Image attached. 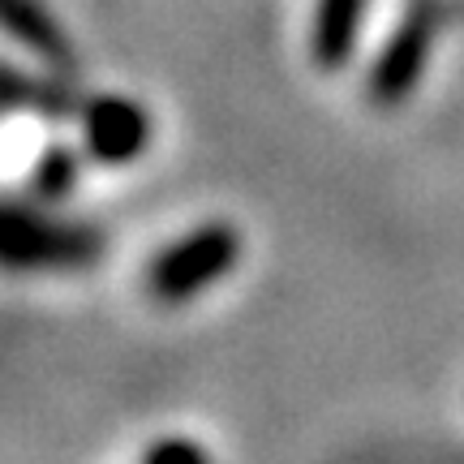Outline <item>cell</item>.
Returning a JSON list of instances; mask_svg holds the SVG:
<instances>
[{"mask_svg": "<svg viewBox=\"0 0 464 464\" xmlns=\"http://www.w3.org/2000/svg\"><path fill=\"white\" fill-rule=\"evenodd\" d=\"M95 232L48 224L22 207H0V266H82L95 258Z\"/></svg>", "mask_w": 464, "mask_h": 464, "instance_id": "cell-2", "label": "cell"}, {"mask_svg": "<svg viewBox=\"0 0 464 464\" xmlns=\"http://www.w3.org/2000/svg\"><path fill=\"white\" fill-rule=\"evenodd\" d=\"M0 31L22 39L34 56L44 61H65V39L52 26V17H44L31 0H0Z\"/></svg>", "mask_w": 464, "mask_h": 464, "instance_id": "cell-5", "label": "cell"}, {"mask_svg": "<svg viewBox=\"0 0 464 464\" xmlns=\"http://www.w3.org/2000/svg\"><path fill=\"white\" fill-rule=\"evenodd\" d=\"M147 460L164 464V460H207V451L194 448V443H185V439H172V443H155V448H147Z\"/></svg>", "mask_w": 464, "mask_h": 464, "instance_id": "cell-8", "label": "cell"}, {"mask_svg": "<svg viewBox=\"0 0 464 464\" xmlns=\"http://www.w3.org/2000/svg\"><path fill=\"white\" fill-rule=\"evenodd\" d=\"M362 9H365V0H318L310 44H314V61L323 69H340L353 56Z\"/></svg>", "mask_w": 464, "mask_h": 464, "instance_id": "cell-4", "label": "cell"}, {"mask_svg": "<svg viewBox=\"0 0 464 464\" xmlns=\"http://www.w3.org/2000/svg\"><path fill=\"white\" fill-rule=\"evenodd\" d=\"M150 142V116L125 95H100L82 116V150L95 164H133Z\"/></svg>", "mask_w": 464, "mask_h": 464, "instance_id": "cell-3", "label": "cell"}, {"mask_svg": "<svg viewBox=\"0 0 464 464\" xmlns=\"http://www.w3.org/2000/svg\"><path fill=\"white\" fill-rule=\"evenodd\" d=\"M73 177H78V155H69L65 147L44 150V160H39V168H34V185H39L44 198H61V194H69Z\"/></svg>", "mask_w": 464, "mask_h": 464, "instance_id": "cell-7", "label": "cell"}, {"mask_svg": "<svg viewBox=\"0 0 464 464\" xmlns=\"http://www.w3.org/2000/svg\"><path fill=\"white\" fill-rule=\"evenodd\" d=\"M241 258V237L232 224H202L189 237L172 241V246L147 266V293L164 305H181V301L198 297L202 288L224 280Z\"/></svg>", "mask_w": 464, "mask_h": 464, "instance_id": "cell-1", "label": "cell"}, {"mask_svg": "<svg viewBox=\"0 0 464 464\" xmlns=\"http://www.w3.org/2000/svg\"><path fill=\"white\" fill-rule=\"evenodd\" d=\"M421 48H426V26L413 22L409 31L392 39V48L382 52L379 69H374V95L379 100H396L409 91V82L417 78V65H421Z\"/></svg>", "mask_w": 464, "mask_h": 464, "instance_id": "cell-6", "label": "cell"}]
</instances>
